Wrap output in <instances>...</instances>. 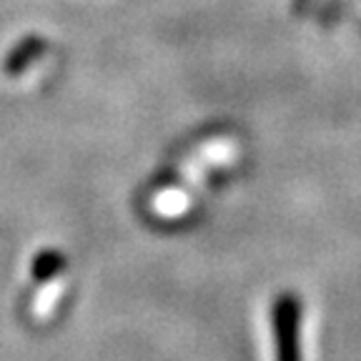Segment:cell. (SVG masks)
Listing matches in <instances>:
<instances>
[{"label": "cell", "instance_id": "1", "mask_svg": "<svg viewBox=\"0 0 361 361\" xmlns=\"http://www.w3.org/2000/svg\"><path fill=\"white\" fill-rule=\"evenodd\" d=\"M304 304L293 291H281L271 304V336H274V361H304L301 344Z\"/></svg>", "mask_w": 361, "mask_h": 361}, {"label": "cell", "instance_id": "3", "mask_svg": "<svg viewBox=\"0 0 361 361\" xmlns=\"http://www.w3.org/2000/svg\"><path fill=\"white\" fill-rule=\"evenodd\" d=\"M63 269H66V256L48 248V251H40V254L35 256L33 279L35 281H48V279H53L56 274H61Z\"/></svg>", "mask_w": 361, "mask_h": 361}, {"label": "cell", "instance_id": "2", "mask_svg": "<svg viewBox=\"0 0 361 361\" xmlns=\"http://www.w3.org/2000/svg\"><path fill=\"white\" fill-rule=\"evenodd\" d=\"M45 51V40L38 38V35H30V38L20 40V43L8 53L6 58V73L8 75H20L30 63L35 61L38 56H43Z\"/></svg>", "mask_w": 361, "mask_h": 361}]
</instances>
